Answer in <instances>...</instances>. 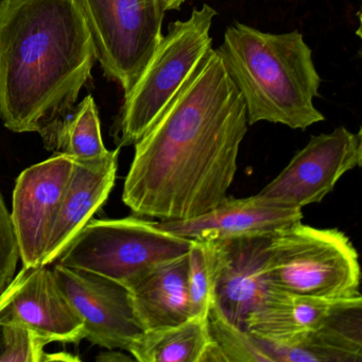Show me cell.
<instances>
[{"mask_svg": "<svg viewBox=\"0 0 362 362\" xmlns=\"http://www.w3.org/2000/svg\"><path fill=\"white\" fill-rule=\"evenodd\" d=\"M247 130L245 101L211 47L135 144L122 201L158 221L215 209L228 198Z\"/></svg>", "mask_w": 362, "mask_h": 362, "instance_id": "cell-1", "label": "cell"}, {"mask_svg": "<svg viewBox=\"0 0 362 362\" xmlns=\"http://www.w3.org/2000/svg\"><path fill=\"white\" fill-rule=\"evenodd\" d=\"M96 61L78 0L0 1V119L12 132L47 137Z\"/></svg>", "mask_w": 362, "mask_h": 362, "instance_id": "cell-2", "label": "cell"}, {"mask_svg": "<svg viewBox=\"0 0 362 362\" xmlns=\"http://www.w3.org/2000/svg\"><path fill=\"white\" fill-rule=\"evenodd\" d=\"M216 50L245 101L247 124L268 122L306 130L323 122L313 105L321 78L298 30L274 35L235 23Z\"/></svg>", "mask_w": 362, "mask_h": 362, "instance_id": "cell-3", "label": "cell"}, {"mask_svg": "<svg viewBox=\"0 0 362 362\" xmlns=\"http://www.w3.org/2000/svg\"><path fill=\"white\" fill-rule=\"evenodd\" d=\"M264 275L268 286L284 291L325 298L360 296L357 250L338 228L298 221L273 233Z\"/></svg>", "mask_w": 362, "mask_h": 362, "instance_id": "cell-4", "label": "cell"}, {"mask_svg": "<svg viewBox=\"0 0 362 362\" xmlns=\"http://www.w3.org/2000/svg\"><path fill=\"white\" fill-rule=\"evenodd\" d=\"M217 11L204 4L186 21L169 25L124 103L116 124L118 148L135 145L158 119L197 63L211 49Z\"/></svg>", "mask_w": 362, "mask_h": 362, "instance_id": "cell-5", "label": "cell"}, {"mask_svg": "<svg viewBox=\"0 0 362 362\" xmlns=\"http://www.w3.org/2000/svg\"><path fill=\"white\" fill-rule=\"evenodd\" d=\"M192 240L139 217L90 220L54 262L126 286L156 262L187 253Z\"/></svg>", "mask_w": 362, "mask_h": 362, "instance_id": "cell-6", "label": "cell"}, {"mask_svg": "<svg viewBox=\"0 0 362 362\" xmlns=\"http://www.w3.org/2000/svg\"><path fill=\"white\" fill-rule=\"evenodd\" d=\"M105 75L124 96L136 83L162 37V0H78Z\"/></svg>", "mask_w": 362, "mask_h": 362, "instance_id": "cell-7", "label": "cell"}, {"mask_svg": "<svg viewBox=\"0 0 362 362\" xmlns=\"http://www.w3.org/2000/svg\"><path fill=\"white\" fill-rule=\"evenodd\" d=\"M362 131L344 127L313 135L281 173L258 194L286 206L303 207L322 202L339 180L361 166Z\"/></svg>", "mask_w": 362, "mask_h": 362, "instance_id": "cell-8", "label": "cell"}, {"mask_svg": "<svg viewBox=\"0 0 362 362\" xmlns=\"http://www.w3.org/2000/svg\"><path fill=\"white\" fill-rule=\"evenodd\" d=\"M59 286L83 322L84 339L128 351L145 332L126 286L88 271L54 262Z\"/></svg>", "mask_w": 362, "mask_h": 362, "instance_id": "cell-9", "label": "cell"}, {"mask_svg": "<svg viewBox=\"0 0 362 362\" xmlns=\"http://www.w3.org/2000/svg\"><path fill=\"white\" fill-rule=\"evenodd\" d=\"M0 324H20L47 343L84 339L81 317L45 264L23 266L0 292Z\"/></svg>", "mask_w": 362, "mask_h": 362, "instance_id": "cell-10", "label": "cell"}, {"mask_svg": "<svg viewBox=\"0 0 362 362\" xmlns=\"http://www.w3.org/2000/svg\"><path fill=\"white\" fill-rule=\"evenodd\" d=\"M74 165V158L56 154L18 177L11 219L23 266L43 262Z\"/></svg>", "mask_w": 362, "mask_h": 362, "instance_id": "cell-11", "label": "cell"}, {"mask_svg": "<svg viewBox=\"0 0 362 362\" xmlns=\"http://www.w3.org/2000/svg\"><path fill=\"white\" fill-rule=\"evenodd\" d=\"M269 236L209 241L214 267V300L228 321L245 328L268 290L264 267Z\"/></svg>", "mask_w": 362, "mask_h": 362, "instance_id": "cell-12", "label": "cell"}, {"mask_svg": "<svg viewBox=\"0 0 362 362\" xmlns=\"http://www.w3.org/2000/svg\"><path fill=\"white\" fill-rule=\"evenodd\" d=\"M302 219V209L286 206L257 194L241 199L228 197L215 209L198 217L158 221V226L190 240L215 241L270 236Z\"/></svg>", "mask_w": 362, "mask_h": 362, "instance_id": "cell-13", "label": "cell"}, {"mask_svg": "<svg viewBox=\"0 0 362 362\" xmlns=\"http://www.w3.org/2000/svg\"><path fill=\"white\" fill-rule=\"evenodd\" d=\"M359 302L361 294L345 298H317L269 286L259 306L247 317L245 329L264 344H283L319 327L336 311Z\"/></svg>", "mask_w": 362, "mask_h": 362, "instance_id": "cell-14", "label": "cell"}, {"mask_svg": "<svg viewBox=\"0 0 362 362\" xmlns=\"http://www.w3.org/2000/svg\"><path fill=\"white\" fill-rule=\"evenodd\" d=\"M119 149L105 160H75L42 264H54L69 241L105 204L115 183Z\"/></svg>", "mask_w": 362, "mask_h": 362, "instance_id": "cell-15", "label": "cell"}, {"mask_svg": "<svg viewBox=\"0 0 362 362\" xmlns=\"http://www.w3.org/2000/svg\"><path fill=\"white\" fill-rule=\"evenodd\" d=\"M187 253L148 267L126 287L145 330L177 325L192 317Z\"/></svg>", "mask_w": 362, "mask_h": 362, "instance_id": "cell-16", "label": "cell"}, {"mask_svg": "<svg viewBox=\"0 0 362 362\" xmlns=\"http://www.w3.org/2000/svg\"><path fill=\"white\" fill-rule=\"evenodd\" d=\"M262 344L274 362H361L362 302L336 311L296 340Z\"/></svg>", "mask_w": 362, "mask_h": 362, "instance_id": "cell-17", "label": "cell"}, {"mask_svg": "<svg viewBox=\"0 0 362 362\" xmlns=\"http://www.w3.org/2000/svg\"><path fill=\"white\" fill-rule=\"evenodd\" d=\"M209 343V315H196L177 325L145 330L129 354L139 362H201Z\"/></svg>", "mask_w": 362, "mask_h": 362, "instance_id": "cell-18", "label": "cell"}, {"mask_svg": "<svg viewBox=\"0 0 362 362\" xmlns=\"http://www.w3.org/2000/svg\"><path fill=\"white\" fill-rule=\"evenodd\" d=\"M46 149L79 162L105 160L112 152L101 135L98 109L92 96H86L43 139Z\"/></svg>", "mask_w": 362, "mask_h": 362, "instance_id": "cell-19", "label": "cell"}, {"mask_svg": "<svg viewBox=\"0 0 362 362\" xmlns=\"http://www.w3.org/2000/svg\"><path fill=\"white\" fill-rule=\"evenodd\" d=\"M209 332L224 362H274L258 339L228 321L215 304L209 311Z\"/></svg>", "mask_w": 362, "mask_h": 362, "instance_id": "cell-20", "label": "cell"}, {"mask_svg": "<svg viewBox=\"0 0 362 362\" xmlns=\"http://www.w3.org/2000/svg\"><path fill=\"white\" fill-rule=\"evenodd\" d=\"M187 260V286L192 315H209L214 300L213 257L209 241L192 240Z\"/></svg>", "mask_w": 362, "mask_h": 362, "instance_id": "cell-21", "label": "cell"}, {"mask_svg": "<svg viewBox=\"0 0 362 362\" xmlns=\"http://www.w3.org/2000/svg\"><path fill=\"white\" fill-rule=\"evenodd\" d=\"M3 332L0 362H43L48 343L35 332L20 324H5Z\"/></svg>", "mask_w": 362, "mask_h": 362, "instance_id": "cell-22", "label": "cell"}, {"mask_svg": "<svg viewBox=\"0 0 362 362\" xmlns=\"http://www.w3.org/2000/svg\"><path fill=\"white\" fill-rule=\"evenodd\" d=\"M18 259L20 252L11 214L0 192V292L7 287L16 275Z\"/></svg>", "mask_w": 362, "mask_h": 362, "instance_id": "cell-23", "label": "cell"}, {"mask_svg": "<svg viewBox=\"0 0 362 362\" xmlns=\"http://www.w3.org/2000/svg\"><path fill=\"white\" fill-rule=\"evenodd\" d=\"M113 351L110 353H105L101 355V357L98 358V360H103V361H133L135 359L131 354L126 355V354L120 353V351H116V349H112Z\"/></svg>", "mask_w": 362, "mask_h": 362, "instance_id": "cell-24", "label": "cell"}, {"mask_svg": "<svg viewBox=\"0 0 362 362\" xmlns=\"http://www.w3.org/2000/svg\"><path fill=\"white\" fill-rule=\"evenodd\" d=\"M48 361H80V358L76 357V356H73L71 354L69 353H45L43 362Z\"/></svg>", "mask_w": 362, "mask_h": 362, "instance_id": "cell-25", "label": "cell"}, {"mask_svg": "<svg viewBox=\"0 0 362 362\" xmlns=\"http://www.w3.org/2000/svg\"><path fill=\"white\" fill-rule=\"evenodd\" d=\"M163 6H164L166 11H170V10H175V0H162Z\"/></svg>", "mask_w": 362, "mask_h": 362, "instance_id": "cell-26", "label": "cell"}, {"mask_svg": "<svg viewBox=\"0 0 362 362\" xmlns=\"http://www.w3.org/2000/svg\"><path fill=\"white\" fill-rule=\"evenodd\" d=\"M3 345H4L3 325H1V324H0V354H1V351H3Z\"/></svg>", "mask_w": 362, "mask_h": 362, "instance_id": "cell-27", "label": "cell"}, {"mask_svg": "<svg viewBox=\"0 0 362 362\" xmlns=\"http://www.w3.org/2000/svg\"><path fill=\"white\" fill-rule=\"evenodd\" d=\"M184 3H185V0H175V10L179 9Z\"/></svg>", "mask_w": 362, "mask_h": 362, "instance_id": "cell-28", "label": "cell"}]
</instances>
